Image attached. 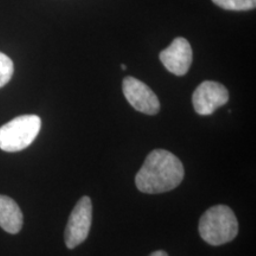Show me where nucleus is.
Returning <instances> with one entry per match:
<instances>
[{
    "label": "nucleus",
    "mask_w": 256,
    "mask_h": 256,
    "mask_svg": "<svg viewBox=\"0 0 256 256\" xmlns=\"http://www.w3.org/2000/svg\"><path fill=\"white\" fill-rule=\"evenodd\" d=\"M184 176V166L177 156L165 150H156L138 172L136 185L142 194H164L178 188Z\"/></svg>",
    "instance_id": "f257e3e1"
},
{
    "label": "nucleus",
    "mask_w": 256,
    "mask_h": 256,
    "mask_svg": "<svg viewBox=\"0 0 256 256\" xmlns=\"http://www.w3.org/2000/svg\"><path fill=\"white\" fill-rule=\"evenodd\" d=\"M200 234V238L211 246L226 244L238 236V218L229 206H212L202 216Z\"/></svg>",
    "instance_id": "f03ea898"
},
{
    "label": "nucleus",
    "mask_w": 256,
    "mask_h": 256,
    "mask_svg": "<svg viewBox=\"0 0 256 256\" xmlns=\"http://www.w3.org/2000/svg\"><path fill=\"white\" fill-rule=\"evenodd\" d=\"M42 120L37 115H22L0 127V148L16 153L28 148L40 132Z\"/></svg>",
    "instance_id": "7ed1b4c3"
},
{
    "label": "nucleus",
    "mask_w": 256,
    "mask_h": 256,
    "mask_svg": "<svg viewBox=\"0 0 256 256\" xmlns=\"http://www.w3.org/2000/svg\"><path fill=\"white\" fill-rule=\"evenodd\" d=\"M92 204L89 197H82L69 217L64 240L69 249H75L88 238L92 228Z\"/></svg>",
    "instance_id": "20e7f679"
},
{
    "label": "nucleus",
    "mask_w": 256,
    "mask_h": 256,
    "mask_svg": "<svg viewBox=\"0 0 256 256\" xmlns=\"http://www.w3.org/2000/svg\"><path fill=\"white\" fill-rule=\"evenodd\" d=\"M229 101L228 89L218 82L206 81L198 86L192 96V104L197 114L202 116L214 114Z\"/></svg>",
    "instance_id": "39448f33"
},
{
    "label": "nucleus",
    "mask_w": 256,
    "mask_h": 256,
    "mask_svg": "<svg viewBox=\"0 0 256 256\" xmlns=\"http://www.w3.org/2000/svg\"><path fill=\"white\" fill-rule=\"evenodd\" d=\"M122 90L126 100L136 110L146 115L159 113L160 102L158 96L144 82L128 76L124 80Z\"/></svg>",
    "instance_id": "423d86ee"
},
{
    "label": "nucleus",
    "mask_w": 256,
    "mask_h": 256,
    "mask_svg": "<svg viewBox=\"0 0 256 256\" xmlns=\"http://www.w3.org/2000/svg\"><path fill=\"white\" fill-rule=\"evenodd\" d=\"M160 60L176 76L186 75L194 60L192 48L185 38H176L168 49L160 52Z\"/></svg>",
    "instance_id": "0eeeda50"
},
{
    "label": "nucleus",
    "mask_w": 256,
    "mask_h": 256,
    "mask_svg": "<svg viewBox=\"0 0 256 256\" xmlns=\"http://www.w3.org/2000/svg\"><path fill=\"white\" fill-rule=\"evenodd\" d=\"M24 217L20 208L8 196L0 194V228L16 235L23 228Z\"/></svg>",
    "instance_id": "6e6552de"
},
{
    "label": "nucleus",
    "mask_w": 256,
    "mask_h": 256,
    "mask_svg": "<svg viewBox=\"0 0 256 256\" xmlns=\"http://www.w3.org/2000/svg\"><path fill=\"white\" fill-rule=\"evenodd\" d=\"M212 2L226 11H250L256 8V0H212Z\"/></svg>",
    "instance_id": "1a4fd4ad"
},
{
    "label": "nucleus",
    "mask_w": 256,
    "mask_h": 256,
    "mask_svg": "<svg viewBox=\"0 0 256 256\" xmlns=\"http://www.w3.org/2000/svg\"><path fill=\"white\" fill-rule=\"evenodd\" d=\"M14 72V66L12 60L5 54L0 52V88L5 87L11 81Z\"/></svg>",
    "instance_id": "9d476101"
},
{
    "label": "nucleus",
    "mask_w": 256,
    "mask_h": 256,
    "mask_svg": "<svg viewBox=\"0 0 256 256\" xmlns=\"http://www.w3.org/2000/svg\"><path fill=\"white\" fill-rule=\"evenodd\" d=\"M150 256H168V254L166 252H164V250H158V252H152V254L150 255Z\"/></svg>",
    "instance_id": "9b49d317"
},
{
    "label": "nucleus",
    "mask_w": 256,
    "mask_h": 256,
    "mask_svg": "<svg viewBox=\"0 0 256 256\" xmlns=\"http://www.w3.org/2000/svg\"><path fill=\"white\" fill-rule=\"evenodd\" d=\"M121 68H122V70H126V66H124V64H122V66H121Z\"/></svg>",
    "instance_id": "f8f14e48"
}]
</instances>
